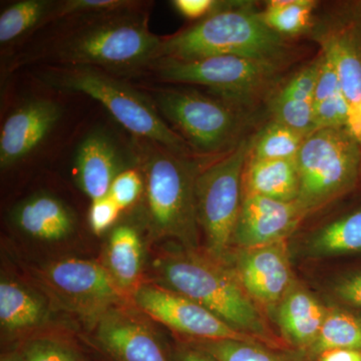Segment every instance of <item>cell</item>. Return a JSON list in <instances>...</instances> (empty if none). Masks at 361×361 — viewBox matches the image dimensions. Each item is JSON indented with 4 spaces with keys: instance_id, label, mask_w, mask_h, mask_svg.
<instances>
[{
    "instance_id": "obj_1",
    "label": "cell",
    "mask_w": 361,
    "mask_h": 361,
    "mask_svg": "<svg viewBox=\"0 0 361 361\" xmlns=\"http://www.w3.org/2000/svg\"><path fill=\"white\" fill-rule=\"evenodd\" d=\"M145 6L73 18L75 25L54 40L47 58L58 66H92L111 75L149 68L163 37L149 30Z\"/></svg>"
},
{
    "instance_id": "obj_2",
    "label": "cell",
    "mask_w": 361,
    "mask_h": 361,
    "mask_svg": "<svg viewBox=\"0 0 361 361\" xmlns=\"http://www.w3.org/2000/svg\"><path fill=\"white\" fill-rule=\"evenodd\" d=\"M222 262L193 250L168 254L155 261L157 284L192 299L258 342L279 346L234 271Z\"/></svg>"
},
{
    "instance_id": "obj_3",
    "label": "cell",
    "mask_w": 361,
    "mask_h": 361,
    "mask_svg": "<svg viewBox=\"0 0 361 361\" xmlns=\"http://www.w3.org/2000/svg\"><path fill=\"white\" fill-rule=\"evenodd\" d=\"M282 37L263 23L260 13L219 1L215 11L196 25L163 37L157 59L231 56L278 63L286 52Z\"/></svg>"
},
{
    "instance_id": "obj_4",
    "label": "cell",
    "mask_w": 361,
    "mask_h": 361,
    "mask_svg": "<svg viewBox=\"0 0 361 361\" xmlns=\"http://www.w3.org/2000/svg\"><path fill=\"white\" fill-rule=\"evenodd\" d=\"M132 152L144 180L149 230L156 237L178 239L195 247L199 224L195 199L197 175L187 158L135 137Z\"/></svg>"
},
{
    "instance_id": "obj_5",
    "label": "cell",
    "mask_w": 361,
    "mask_h": 361,
    "mask_svg": "<svg viewBox=\"0 0 361 361\" xmlns=\"http://www.w3.org/2000/svg\"><path fill=\"white\" fill-rule=\"evenodd\" d=\"M39 77L52 89L96 99L135 137L155 142L183 158L193 154L183 137L169 127L155 104L106 71L92 66L54 65L40 71Z\"/></svg>"
},
{
    "instance_id": "obj_6",
    "label": "cell",
    "mask_w": 361,
    "mask_h": 361,
    "mask_svg": "<svg viewBox=\"0 0 361 361\" xmlns=\"http://www.w3.org/2000/svg\"><path fill=\"white\" fill-rule=\"evenodd\" d=\"M254 140H243L224 158L204 169L195 180L199 225L209 255L223 261L232 245L243 197V174Z\"/></svg>"
},
{
    "instance_id": "obj_7",
    "label": "cell",
    "mask_w": 361,
    "mask_h": 361,
    "mask_svg": "<svg viewBox=\"0 0 361 361\" xmlns=\"http://www.w3.org/2000/svg\"><path fill=\"white\" fill-rule=\"evenodd\" d=\"M358 142L346 129H322L304 140L296 158L299 195L305 214L326 205L353 186L357 175Z\"/></svg>"
},
{
    "instance_id": "obj_8",
    "label": "cell",
    "mask_w": 361,
    "mask_h": 361,
    "mask_svg": "<svg viewBox=\"0 0 361 361\" xmlns=\"http://www.w3.org/2000/svg\"><path fill=\"white\" fill-rule=\"evenodd\" d=\"M149 68L161 82L203 85L228 101L245 103L272 82L279 63L224 56L194 61L159 59Z\"/></svg>"
},
{
    "instance_id": "obj_9",
    "label": "cell",
    "mask_w": 361,
    "mask_h": 361,
    "mask_svg": "<svg viewBox=\"0 0 361 361\" xmlns=\"http://www.w3.org/2000/svg\"><path fill=\"white\" fill-rule=\"evenodd\" d=\"M157 110L194 151L216 154L231 145L238 116L231 106L190 90H156Z\"/></svg>"
},
{
    "instance_id": "obj_10",
    "label": "cell",
    "mask_w": 361,
    "mask_h": 361,
    "mask_svg": "<svg viewBox=\"0 0 361 361\" xmlns=\"http://www.w3.org/2000/svg\"><path fill=\"white\" fill-rule=\"evenodd\" d=\"M40 279L68 310L96 322L103 313L122 306L128 295L106 266L80 258H66L45 266Z\"/></svg>"
},
{
    "instance_id": "obj_11",
    "label": "cell",
    "mask_w": 361,
    "mask_h": 361,
    "mask_svg": "<svg viewBox=\"0 0 361 361\" xmlns=\"http://www.w3.org/2000/svg\"><path fill=\"white\" fill-rule=\"evenodd\" d=\"M135 305L152 319L194 341H239L257 344L192 299L160 284L142 283L132 295Z\"/></svg>"
},
{
    "instance_id": "obj_12",
    "label": "cell",
    "mask_w": 361,
    "mask_h": 361,
    "mask_svg": "<svg viewBox=\"0 0 361 361\" xmlns=\"http://www.w3.org/2000/svg\"><path fill=\"white\" fill-rule=\"evenodd\" d=\"M232 270L248 295L267 307L281 302L293 285L286 241L239 248Z\"/></svg>"
},
{
    "instance_id": "obj_13",
    "label": "cell",
    "mask_w": 361,
    "mask_h": 361,
    "mask_svg": "<svg viewBox=\"0 0 361 361\" xmlns=\"http://www.w3.org/2000/svg\"><path fill=\"white\" fill-rule=\"evenodd\" d=\"M94 324L99 348L114 361H172L155 332L122 306L106 311Z\"/></svg>"
},
{
    "instance_id": "obj_14",
    "label": "cell",
    "mask_w": 361,
    "mask_h": 361,
    "mask_svg": "<svg viewBox=\"0 0 361 361\" xmlns=\"http://www.w3.org/2000/svg\"><path fill=\"white\" fill-rule=\"evenodd\" d=\"M63 116L58 103L35 99L7 116L0 130V167L13 168L32 154L51 134Z\"/></svg>"
},
{
    "instance_id": "obj_15",
    "label": "cell",
    "mask_w": 361,
    "mask_h": 361,
    "mask_svg": "<svg viewBox=\"0 0 361 361\" xmlns=\"http://www.w3.org/2000/svg\"><path fill=\"white\" fill-rule=\"evenodd\" d=\"M303 216L295 202L286 203L243 193L232 244L239 248H252L285 241Z\"/></svg>"
},
{
    "instance_id": "obj_16",
    "label": "cell",
    "mask_w": 361,
    "mask_h": 361,
    "mask_svg": "<svg viewBox=\"0 0 361 361\" xmlns=\"http://www.w3.org/2000/svg\"><path fill=\"white\" fill-rule=\"evenodd\" d=\"M75 169L78 186L94 201L109 196L116 176L129 168L115 140L103 130H94L78 145Z\"/></svg>"
},
{
    "instance_id": "obj_17",
    "label": "cell",
    "mask_w": 361,
    "mask_h": 361,
    "mask_svg": "<svg viewBox=\"0 0 361 361\" xmlns=\"http://www.w3.org/2000/svg\"><path fill=\"white\" fill-rule=\"evenodd\" d=\"M319 68L320 58H318L289 80L272 102L274 121L305 137L314 132L313 104Z\"/></svg>"
},
{
    "instance_id": "obj_18",
    "label": "cell",
    "mask_w": 361,
    "mask_h": 361,
    "mask_svg": "<svg viewBox=\"0 0 361 361\" xmlns=\"http://www.w3.org/2000/svg\"><path fill=\"white\" fill-rule=\"evenodd\" d=\"M13 220L21 232L42 241L66 238L75 226L70 209L47 194L35 195L21 202L13 210Z\"/></svg>"
},
{
    "instance_id": "obj_19",
    "label": "cell",
    "mask_w": 361,
    "mask_h": 361,
    "mask_svg": "<svg viewBox=\"0 0 361 361\" xmlns=\"http://www.w3.org/2000/svg\"><path fill=\"white\" fill-rule=\"evenodd\" d=\"M326 310L301 287L292 285L279 303L278 322L286 338L300 348H310L319 336Z\"/></svg>"
},
{
    "instance_id": "obj_20",
    "label": "cell",
    "mask_w": 361,
    "mask_h": 361,
    "mask_svg": "<svg viewBox=\"0 0 361 361\" xmlns=\"http://www.w3.org/2000/svg\"><path fill=\"white\" fill-rule=\"evenodd\" d=\"M243 193L260 195L293 203L299 195L296 160H255L249 158L243 174Z\"/></svg>"
},
{
    "instance_id": "obj_21",
    "label": "cell",
    "mask_w": 361,
    "mask_h": 361,
    "mask_svg": "<svg viewBox=\"0 0 361 361\" xmlns=\"http://www.w3.org/2000/svg\"><path fill=\"white\" fill-rule=\"evenodd\" d=\"M323 49L336 65L348 106L346 130L361 145V61L348 39L327 37Z\"/></svg>"
},
{
    "instance_id": "obj_22",
    "label": "cell",
    "mask_w": 361,
    "mask_h": 361,
    "mask_svg": "<svg viewBox=\"0 0 361 361\" xmlns=\"http://www.w3.org/2000/svg\"><path fill=\"white\" fill-rule=\"evenodd\" d=\"M108 269L118 286L133 295L141 285L142 246L139 234L130 226L115 228L109 241Z\"/></svg>"
},
{
    "instance_id": "obj_23",
    "label": "cell",
    "mask_w": 361,
    "mask_h": 361,
    "mask_svg": "<svg viewBox=\"0 0 361 361\" xmlns=\"http://www.w3.org/2000/svg\"><path fill=\"white\" fill-rule=\"evenodd\" d=\"M314 92V132L322 129H346L348 106L342 92L336 65L323 49Z\"/></svg>"
},
{
    "instance_id": "obj_24",
    "label": "cell",
    "mask_w": 361,
    "mask_h": 361,
    "mask_svg": "<svg viewBox=\"0 0 361 361\" xmlns=\"http://www.w3.org/2000/svg\"><path fill=\"white\" fill-rule=\"evenodd\" d=\"M56 0H20L0 13V44L13 45L37 28L51 23Z\"/></svg>"
},
{
    "instance_id": "obj_25",
    "label": "cell",
    "mask_w": 361,
    "mask_h": 361,
    "mask_svg": "<svg viewBox=\"0 0 361 361\" xmlns=\"http://www.w3.org/2000/svg\"><path fill=\"white\" fill-rule=\"evenodd\" d=\"M45 317L42 300L23 285L9 280L0 283V322L9 332L37 326Z\"/></svg>"
},
{
    "instance_id": "obj_26",
    "label": "cell",
    "mask_w": 361,
    "mask_h": 361,
    "mask_svg": "<svg viewBox=\"0 0 361 361\" xmlns=\"http://www.w3.org/2000/svg\"><path fill=\"white\" fill-rule=\"evenodd\" d=\"M317 256H336L361 252V210L334 221L316 233L310 243Z\"/></svg>"
},
{
    "instance_id": "obj_27",
    "label": "cell",
    "mask_w": 361,
    "mask_h": 361,
    "mask_svg": "<svg viewBox=\"0 0 361 361\" xmlns=\"http://www.w3.org/2000/svg\"><path fill=\"white\" fill-rule=\"evenodd\" d=\"M315 353L332 349L361 351V319L345 311H326L319 336L311 346Z\"/></svg>"
},
{
    "instance_id": "obj_28",
    "label": "cell",
    "mask_w": 361,
    "mask_h": 361,
    "mask_svg": "<svg viewBox=\"0 0 361 361\" xmlns=\"http://www.w3.org/2000/svg\"><path fill=\"white\" fill-rule=\"evenodd\" d=\"M305 135L273 121L254 137L249 158L255 160H296Z\"/></svg>"
},
{
    "instance_id": "obj_29",
    "label": "cell",
    "mask_w": 361,
    "mask_h": 361,
    "mask_svg": "<svg viewBox=\"0 0 361 361\" xmlns=\"http://www.w3.org/2000/svg\"><path fill=\"white\" fill-rule=\"evenodd\" d=\"M315 6L312 0H272L260 13L261 20L279 35H297L310 26Z\"/></svg>"
},
{
    "instance_id": "obj_30",
    "label": "cell",
    "mask_w": 361,
    "mask_h": 361,
    "mask_svg": "<svg viewBox=\"0 0 361 361\" xmlns=\"http://www.w3.org/2000/svg\"><path fill=\"white\" fill-rule=\"evenodd\" d=\"M148 2L135 0H61L56 4L51 23L56 20H73L82 16H97L147 6Z\"/></svg>"
},
{
    "instance_id": "obj_31",
    "label": "cell",
    "mask_w": 361,
    "mask_h": 361,
    "mask_svg": "<svg viewBox=\"0 0 361 361\" xmlns=\"http://www.w3.org/2000/svg\"><path fill=\"white\" fill-rule=\"evenodd\" d=\"M195 348L216 361H275L257 344L239 341H194Z\"/></svg>"
},
{
    "instance_id": "obj_32",
    "label": "cell",
    "mask_w": 361,
    "mask_h": 361,
    "mask_svg": "<svg viewBox=\"0 0 361 361\" xmlns=\"http://www.w3.org/2000/svg\"><path fill=\"white\" fill-rule=\"evenodd\" d=\"M144 192V180L139 169L129 168L116 176L111 183L109 196L121 210H126L139 200Z\"/></svg>"
},
{
    "instance_id": "obj_33",
    "label": "cell",
    "mask_w": 361,
    "mask_h": 361,
    "mask_svg": "<svg viewBox=\"0 0 361 361\" xmlns=\"http://www.w3.org/2000/svg\"><path fill=\"white\" fill-rule=\"evenodd\" d=\"M20 355L23 361H84L63 344L45 339L28 342Z\"/></svg>"
},
{
    "instance_id": "obj_34",
    "label": "cell",
    "mask_w": 361,
    "mask_h": 361,
    "mask_svg": "<svg viewBox=\"0 0 361 361\" xmlns=\"http://www.w3.org/2000/svg\"><path fill=\"white\" fill-rule=\"evenodd\" d=\"M121 212L120 207L110 196L92 201L89 216L90 228L97 235L106 232L115 224Z\"/></svg>"
},
{
    "instance_id": "obj_35",
    "label": "cell",
    "mask_w": 361,
    "mask_h": 361,
    "mask_svg": "<svg viewBox=\"0 0 361 361\" xmlns=\"http://www.w3.org/2000/svg\"><path fill=\"white\" fill-rule=\"evenodd\" d=\"M219 1L214 0H174L172 6L176 11L189 20H203L212 13Z\"/></svg>"
},
{
    "instance_id": "obj_36",
    "label": "cell",
    "mask_w": 361,
    "mask_h": 361,
    "mask_svg": "<svg viewBox=\"0 0 361 361\" xmlns=\"http://www.w3.org/2000/svg\"><path fill=\"white\" fill-rule=\"evenodd\" d=\"M336 291L342 300L361 308V273L344 278L337 284Z\"/></svg>"
},
{
    "instance_id": "obj_37",
    "label": "cell",
    "mask_w": 361,
    "mask_h": 361,
    "mask_svg": "<svg viewBox=\"0 0 361 361\" xmlns=\"http://www.w3.org/2000/svg\"><path fill=\"white\" fill-rule=\"evenodd\" d=\"M319 361H361V351L353 349H332L322 353Z\"/></svg>"
},
{
    "instance_id": "obj_38",
    "label": "cell",
    "mask_w": 361,
    "mask_h": 361,
    "mask_svg": "<svg viewBox=\"0 0 361 361\" xmlns=\"http://www.w3.org/2000/svg\"><path fill=\"white\" fill-rule=\"evenodd\" d=\"M176 361H216L212 356L206 353L205 351L201 349L193 348H183L180 349L178 353L177 360Z\"/></svg>"
},
{
    "instance_id": "obj_39",
    "label": "cell",
    "mask_w": 361,
    "mask_h": 361,
    "mask_svg": "<svg viewBox=\"0 0 361 361\" xmlns=\"http://www.w3.org/2000/svg\"><path fill=\"white\" fill-rule=\"evenodd\" d=\"M0 361H23L21 357L20 353H6V355H1Z\"/></svg>"
}]
</instances>
